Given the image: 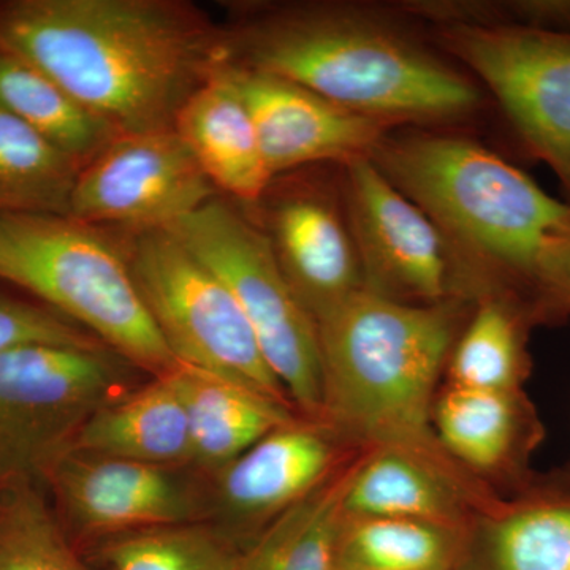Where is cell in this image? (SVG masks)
Here are the masks:
<instances>
[{
    "mask_svg": "<svg viewBox=\"0 0 570 570\" xmlns=\"http://www.w3.org/2000/svg\"><path fill=\"white\" fill-rule=\"evenodd\" d=\"M0 50L24 59L118 134L174 129L230 63L227 37L183 0H11Z\"/></svg>",
    "mask_w": 570,
    "mask_h": 570,
    "instance_id": "obj_1",
    "label": "cell"
},
{
    "mask_svg": "<svg viewBox=\"0 0 570 570\" xmlns=\"http://www.w3.org/2000/svg\"><path fill=\"white\" fill-rule=\"evenodd\" d=\"M463 311L460 298L414 305L362 288L318 318L321 423L348 449L403 450L494 502L498 491L449 455L433 425Z\"/></svg>",
    "mask_w": 570,
    "mask_h": 570,
    "instance_id": "obj_2",
    "label": "cell"
},
{
    "mask_svg": "<svg viewBox=\"0 0 570 570\" xmlns=\"http://www.w3.org/2000/svg\"><path fill=\"white\" fill-rule=\"evenodd\" d=\"M230 63L309 89L382 122L468 115L479 92L449 66L379 22L317 6L236 14Z\"/></svg>",
    "mask_w": 570,
    "mask_h": 570,
    "instance_id": "obj_3",
    "label": "cell"
},
{
    "mask_svg": "<svg viewBox=\"0 0 570 570\" xmlns=\"http://www.w3.org/2000/svg\"><path fill=\"white\" fill-rule=\"evenodd\" d=\"M370 159L505 287L539 303L542 262L570 236V204L478 142L448 135H385ZM543 313V311H542Z\"/></svg>",
    "mask_w": 570,
    "mask_h": 570,
    "instance_id": "obj_4",
    "label": "cell"
},
{
    "mask_svg": "<svg viewBox=\"0 0 570 570\" xmlns=\"http://www.w3.org/2000/svg\"><path fill=\"white\" fill-rule=\"evenodd\" d=\"M0 279L39 296L135 370L159 377L178 366L121 249L100 228L56 214H0Z\"/></svg>",
    "mask_w": 570,
    "mask_h": 570,
    "instance_id": "obj_5",
    "label": "cell"
},
{
    "mask_svg": "<svg viewBox=\"0 0 570 570\" xmlns=\"http://www.w3.org/2000/svg\"><path fill=\"white\" fill-rule=\"evenodd\" d=\"M165 230L230 288L292 406L303 419L321 423L324 387L316 321L284 276L264 228L214 197Z\"/></svg>",
    "mask_w": 570,
    "mask_h": 570,
    "instance_id": "obj_6",
    "label": "cell"
},
{
    "mask_svg": "<svg viewBox=\"0 0 570 570\" xmlns=\"http://www.w3.org/2000/svg\"><path fill=\"white\" fill-rule=\"evenodd\" d=\"M124 234L119 249L178 365L205 371L294 407L223 279L165 228Z\"/></svg>",
    "mask_w": 570,
    "mask_h": 570,
    "instance_id": "obj_7",
    "label": "cell"
},
{
    "mask_svg": "<svg viewBox=\"0 0 570 570\" xmlns=\"http://www.w3.org/2000/svg\"><path fill=\"white\" fill-rule=\"evenodd\" d=\"M132 367L105 346L32 344L0 355V483H43L86 420L129 392Z\"/></svg>",
    "mask_w": 570,
    "mask_h": 570,
    "instance_id": "obj_8",
    "label": "cell"
},
{
    "mask_svg": "<svg viewBox=\"0 0 570 570\" xmlns=\"http://www.w3.org/2000/svg\"><path fill=\"white\" fill-rule=\"evenodd\" d=\"M444 47L485 81L521 141L570 197V31L455 22Z\"/></svg>",
    "mask_w": 570,
    "mask_h": 570,
    "instance_id": "obj_9",
    "label": "cell"
},
{
    "mask_svg": "<svg viewBox=\"0 0 570 570\" xmlns=\"http://www.w3.org/2000/svg\"><path fill=\"white\" fill-rule=\"evenodd\" d=\"M344 167L346 220L366 291L414 305L456 298L455 247L444 232L370 157Z\"/></svg>",
    "mask_w": 570,
    "mask_h": 570,
    "instance_id": "obj_10",
    "label": "cell"
},
{
    "mask_svg": "<svg viewBox=\"0 0 570 570\" xmlns=\"http://www.w3.org/2000/svg\"><path fill=\"white\" fill-rule=\"evenodd\" d=\"M217 197L175 129L121 134L78 174L69 217L122 232L167 228Z\"/></svg>",
    "mask_w": 570,
    "mask_h": 570,
    "instance_id": "obj_11",
    "label": "cell"
},
{
    "mask_svg": "<svg viewBox=\"0 0 570 570\" xmlns=\"http://www.w3.org/2000/svg\"><path fill=\"white\" fill-rule=\"evenodd\" d=\"M43 483L75 530L100 539L206 521L213 513V494L179 466L69 450Z\"/></svg>",
    "mask_w": 570,
    "mask_h": 570,
    "instance_id": "obj_12",
    "label": "cell"
},
{
    "mask_svg": "<svg viewBox=\"0 0 570 570\" xmlns=\"http://www.w3.org/2000/svg\"><path fill=\"white\" fill-rule=\"evenodd\" d=\"M355 453L322 423L298 419L277 428L214 475L213 512L223 520L217 524L239 540L250 528L268 527Z\"/></svg>",
    "mask_w": 570,
    "mask_h": 570,
    "instance_id": "obj_13",
    "label": "cell"
},
{
    "mask_svg": "<svg viewBox=\"0 0 570 570\" xmlns=\"http://www.w3.org/2000/svg\"><path fill=\"white\" fill-rule=\"evenodd\" d=\"M225 78L253 118L273 178L303 165L370 157L390 124L356 115L275 75L228 63Z\"/></svg>",
    "mask_w": 570,
    "mask_h": 570,
    "instance_id": "obj_14",
    "label": "cell"
},
{
    "mask_svg": "<svg viewBox=\"0 0 570 570\" xmlns=\"http://www.w3.org/2000/svg\"><path fill=\"white\" fill-rule=\"evenodd\" d=\"M433 425L449 455L493 489L502 482L517 494L535 479L530 460L543 425L523 390L445 384L434 403Z\"/></svg>",
    "mask_w": 570,
    "mask_h": 570,
    "instance_id": "obj_15",
    "label": "cell"
},
{
    "mask_svg": "<svg viewBox=\"0 0 570 570\" xmlns=\"http://www.w3.org/2000/svg\"><path fill=\"white\" fill-rule=\"evenodd\" d=\"M265 234L284 276L314 321L365 288L347 220L328 197L284 193L269 205Z\"/></svg>",
    "mask_w": 570,
    "mask_h": 570,
    "instance_id": "obj_16",
    "label": "cell"
},
{
    "mask_svg": "<svg viewBox=\"0 0 570 570\" xmlns=\"http://www.w3.org/2000/svg\"><path fill=\"white\" fill-rule=\"evenodd\" d=\"M459 570H570V471L472 519Z\"/></svg>",
    "mask_w": 570,
    "mask_h": 570,
    "instance_id": "obj_17",
    "label": "cell"
},
{
    "mask_svg": "<svg viewBox=\"0 0 570 570\" xmlns=\"http://www.w3.org/2000/svg\"><path fill=\"white\" fill-rule=\"evenodd\" d=\"M497 502L472 493L430 461L396 449L358 453L348 468L343 510L346 517L406 519L468 528Z\"/></svg>",
    "mask_w": 570,
    "mask_h": 570,
    "instance_id": "obj_18",
    "label": "cell"
},
{
    "mask_svg": "<svg viewBox=\"0 0 570 570\" xmlns=\"http://www.w3.org/2000/svg\"><path fill=\"white\" fill-rule=\"evenodd\" d=\"M224 69L186 100L174 129L217 193L253 205L265 197L275 178L253 118Z\"/></svg>",
    "mask_w": 570,
    "mask_h": 570,
    "instance_id": "obj_19",
    "label": "cell"
},
{
    "mask_svg": "<svg viewBox=\"0 0 570 570\" xmlns=\"http://www.w3.org/2000/svg\"><path fill=\"white\" fill-rule=\"evenodd\" d=\"M167 376L189 420L193 466L213 475L266 434L303 419L287 404L195 367L178 365Z\"/></svg>",
    "mask_w": 570,
    "mask_h": 570,
    "instance_id": "obj_20",
    "label": "cell"
},
{
    "mask_svg": "<svg viewBox=\"0 0 570 570\" xmlns=\"http://www.w3.org/2000/svg\"><path fill=\"white\" fill-rule=\"evenodd\" d=\"M70 450L160 466H193L189 420L174 382L164 374L108 401L86 420Z\"/></svg>",
    "mask_w": 570,
    "mask_h": 570,
    "instance_id": "obj_21",
    "label": "cell"
},
{
    "mask_svg": "<svg viewBox=\"0 0 570 570\" xmlns=\"http://www.w3.org/2000/svg\"><path fill=\"white\" fill-rule=\"evenodd\" d=\"M543 324L538 305L509 287L490 288L461 328L445 376L455 387L523 390L531 374L528 337Z\"/></svg>",
    "mask_w": 570,
    "mask_h": 570,
    "instance_id": "obj_22",
    "label": "cell"
},
{
    "mask_svg": "<svg viewBox=\"0 0 570 570\" xmlns=\"http://www.w3.org/2000/svg\"><path fill=\"white\" fill-rule=\"evenodd\" d=\"M0 108L82 167L121 135L43 71L3 50H0Z\"/></svg>",
    "mask_w": 570,
    "mask_h": 570,
    "instance_id": "obj_23",
    "label": "cell"
},
{
    "mask_svg": "<svg viewBox=\"0 0 570 570\" xmlns=\"http://www.w3.org/2000/svg\"><path fill=\"white\" fill-rule=\"evenodd\" d=\"M468 528L344 515L335 570H459Z\"/></svg>",
    "mask_w": 570,
    "mask_h": 570,
    "instance_id": "obj_24",
    "label": "cell"
},
{
    "mask_svg": "<svg viewBox=\"0 0 570 570\" xmlns=\"http://www.w3.org/2000/svg\"><path fill=\"white\" fill-rule=\"evenodd\" d=\"M82 165L0 108V214L69 216Z\"/></svg>",
    "mask_w": 570,
    "mask_h": 570,
    "instance_id": "obj_25",
    "label": "cell"
},
{
    "mask_svg": "<svg viewBox=\"0 0 570 570\" xmlns=\"http://www.w3.org/2000/svg\"><path fill=\"white\" fill-rule=\"evenodd\" d=\"M247 547L220 524L195 521L112 535L100 554L112 570H239Z\"/></svg>",
    "mask_w": 570,
    "mask_h": 570,
    "instance_id": "obj_26",
    "label": "cell"
},
{
    "mask_svg": "<svg viewBox=\"0 0 570 570\" xmlns=\"http://www.w3.org/2000/svg\"><path fill=\"white\" fill-rule=\"evenodd\" d=\"M354 459L257 535L265 551V570H335L343 494Z\"/></svg>",
    "mask_w": 570,
    "mask_h": 570,
    "instance_id": "obj_27",
    "label": "cell"
},
{
    "mask_svg": "<svg viewBox=\"0 0 570 570\" xmlns=\"http://www.w3.org/2000/svg\"><path fill=\"white\" fill-rule=\"evenodd\" d=\"M0 570H91L67 538L40 482L0 483Z\"/></svg>",
    "mask_w": 570,
    "mask_h": 570,
    "instance_id": "obj_28",
    "label": "cell"
},
{
    "mask_svg": "<svg viewBox=\"0 0 570 570\" xmlns=\"http://www.w3.org/2000/svg\"><path fill=\"white\" fill-rule=\"evenodd\" d=\"M32 344L104 346L91 333L55 313L50 307L17 302L0 295V355Z\"/></svg>",
    "mask_w": 570,
    "mask_h": 570,
    "instance_id": "obj_29",
    "label": "cell"
},
{
    "mask_svg": "<svg viewBox=\"0 0 570 570\" xmlns=\"http://www.w3.org/2000/svg\"><path fill=\"white\" fill-rule=\"evenodd\" d=\"M538 296L547 322L570 314V236L558 243L539 269Z\"/></svg>",
    "mask_w": 570,
    "mask_h": 570,
    "instance_id": "obj_30",
    "label": "cell"
},
{
    "mask_svg": "<svg viewBox=\"0 0 570 570\" xmlns=\"http://www.w3.org/2000/svg\"><path fill=\"white\" fill-rule=\"evenodd\" d=\"M519 18V24L570 31V0L554 2H520L509 7Z\"/></svg>",
    "mask_w": 570,
    "mask_h": 570,
    "instance_id": "obj_31",
    "label": "cell"
},
{
    "mask_svg": "<svg viewBox=\"0 0 570 570\" xmlns=\"http://www.w3.org/2000/svg\"><path fill=\"white\" fill-rule=\"evenodd\" d=\"M239 570H265V551L257 539L247 547L245 561Z\"/></svg>",
    "mask_w": 570,
    "mask_h": 570,
    "instance_id": "obj_32",
    "label": "cell"
}]
</instances>
